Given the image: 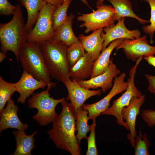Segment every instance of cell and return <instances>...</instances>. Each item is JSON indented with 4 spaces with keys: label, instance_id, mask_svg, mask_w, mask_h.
<instances>
[{
    "label": "cell",
    "instance_id": "obj_1",
    "mask_svg": "<svg viewBox=\"0 0 155 155\" xmlns=\"http://www.w3.org/2000/svg\"><path fill=\"white\" fill-rule=\"evenodd\" d=\"M61 103L62 111L52 122V127L47 133L57 148L72 155H80L81 148L75 135L76 115L71 103L65 99Z\"/></svg>",
    "mask_w": 155,
    "mask_h": 155
},
{
    "label": "cell",
    "instance_id": "obj_2",
    "mask_svg": "<svg viewBox=\"0 0 155 155\" xmlns=\"http://www.w3.org/2000/svg\"><path fill=\"white\" fill-rule=\"evenodd\" d=\"M11 20L6 23L0 24V41L1 51L6 53L11 51L18 63L19 52L27 41L28 32L26 27L19 3Z\"/></svg>",
    "mask_w": 155,
    "mask_h": 155
},
{
    "label": "cell",
    "instance_id": "obj_3",
    "mask_svg": "<svg viewBox=\"0 0 155 155\" xmlns=\"http://www.w3.org/2000/svg\"><path fill=\"white\" fill-rule=\"evenodd\" d=\"M39 44L50 77L61 82L70 78L67 57L68 47L53 39Z\"/></svg>",
    "mask_w": 155,
    "mask_h": 155
},
{
    "label": "cell",
    "instance_id": "obj_4",
    "mask_svg": "<svg viewBox=\"0 0 155 155\" xmlns=\"http://www.w3.org/2000/svg\"><path fill=\"white\" fill-rule=\"evenodd\" d=\"M18 61L24 70L34 77L45 82L47 86L52 88L56 86V84L51 80L39 43L28 41L25 43L19 52Z\"/></svg>",
    "mask_w": 155,
    "mask_h": 155
},
{
    "label": "cell",
    "instance_id": "obj_5",
    "mask_svg": "<svg viewBox=\"0 0 155 155\" xmlns=\"http://www.w3.org/2000/svg\"><path fill=\"white\" fill-rule=\"evenodd\" d=\"M52 88L48 86L46 90L33 93L27 101L30 108L37 109L38 112L33 119L42 126L46 125L55 119L58 115L55 111L56 107L65 99V97L55 99L51 97L49 91Z\"/></svg>",
    "mask_w": 155,
    "mask_h": 155
},
{
    "label": "cell",
    "instance_id": "obj_6",
    "mask_svg": "<svg viewBox=\"0 0 155 155\" xmlns=\"http://www.w3.org/2000/svg\"><path fill=\"white\" fill-rule=\"evenodd\" d=\"M143 57L137 59L135 65L130 70L129 78L127 80L128 85L125 92L120 97L113 100L112 106L101 115H111L115 117L117 123L128 131V127L122 118L121 112L124 107L129 105L132 98L140 97L142 95V93L135 85L134 79L137 67Z\"/></svg>",
    "mask_w": 155,
    "mask_h": 155
},
{
    "label": "cell",
    "instance_id": "obj_7",
    "mask_svg": "<svg viewBox=\"0 0 155 155\" xmlns=\"http://www.w3.org/2000/svg\"><path fill=\"white\" fill-rule=\"evenodd\" d=\"M96 7L97 9L92 12L81 14L77 18L78 21L84 22L80 27H85L86 34L115 25V11L113 7L103 4Z\"/></svg>",
    "mask_w": 155,
    "mask_h": 155
},
{
    "label": "cell",
    "instance_id": "obj_8",
    "mask_svg": "<svg viewBox=\"0 0 155 155\" xmlns=\"http://www.w3.org/2000/svg\"><path fill=\"white\" fill-rule=\"evenodd\" d=\"M56 8L48 3L42 8L34 26L28 32V42L40 43L53 39L55 30L52 15Z\"/></svg>",
    "mask_w": 155,
    "mask_h": 155
},
{
    "label": "cell",
    "instance_id": "obj_9",
    "mask_svg": "<svg viewBox=\"0 0 155 155\" xmlns=\"http://www.w3.org/2000/svg\"><path fill=\"white\" fill-rule=\"evenodd\" d=\"M126 76L124 72L116 76L113 80V85L110 92L100 100L92 104H83L82 107L88 111L89 119H96L109 107L110 101L114 96L125 91L128 85V82L125 81Z\"/></svg>",
    "mask_w": 155,
    "mask_h": 155
},
{
    "label": "cell",
    "instance_id": "obj_10",
    "mask_svg": "<svg viewBox=\"0 0 155 155\" xmlns=\"http://www.w3.org/2000/svg\"><path fill=\"white\" fill-rule=\"evenodd\" d=\"M149 43L146 36L133 40L124 39L116 49H122L128 59L136 62L141 57L155 54V46L150 45Z\"/></svg>",
    "mask_w": 155,
    "mask_h": 155
},
{
    "label": "cell",
    "instance_id": "obj_11",
    "mask_svg": "<svg viewBox=\"0 0 155 155\" xmlns=\"http://www.w3.org/2000/svg\"><path fill=\"white\" fill-rule=\"evenodd\" d=\"M62 82L67 88V98L70 101L76 115L78 110L82 106L86 100L93 96H100L102 92L101 89L90 90L83 88L70 78L65 79Z\"/></svg>",
    "mask_w": 155,
    "mask_h": 155
},
{
    "label": "cell",
    "instance_id": "obj_12",
    "mask_svg": "<svg viewBox=\"0 0 155 155\" xmlns=\"http://www.w3.org/2000/svg\"><path fill=\"white\" fill-rule=\"evenodd\" d=\"M145 101V96L142 95L139 97H134L127 106L124 107L121 111L123 119L128 126L129 132L127 134V138L131 146L134 148L135 139L137 135L135 124L136 117L140 113L141 106Z\"/></svg>",
    "mask_w": 155,
    "mask_h": 155
},
{
    "label": "cell",
    "instance_id": "obj_13",
    "mask_svg": "<svg viewBox=\"0 0 155 155\" xmlns=\"http://www.w3.org/2000/svg\"><path fill=\"white\" fill-rule=\"evenodd\" d=\"M120 73V70L117 68L113 63V59H111L108 69L104 73L88 80H82L77 82L82 87L89 90L100 88L102 92H105L112 88L113 79Z\"/></svg>",
    "mask_w": 155,
    "mask_h": 155
},
{
    "label": "cell",
    "instance_id": "obj_14",
    "mask_svg": "<svg viewBox=\"0 0 155 155\" xmlns=\"http://www.w3.org/2000/svg\"><path fill=\"white\" fill-rule=\"evenodd\" d=\"M125 20V18H122L117 21L116 24L103 28L101 35L104 40L102 51L116 39L123 38L133 40L140 37L141 33L138 30H130L126 28Z\"/></svg>",
    "mask_w": 155,
    "mask_h": 155
},
{
    "label": "cell",
    "instance_id": "obj_15",
    "mask_svg": "<svg viewBox=\"0 0 155 155\" xmlns=\"http://www.w3.org/2000/svg\"><path fill=\"white\" fill-rule=\"evenodd\" d=\"M47 86L44 82L37 79L32 75L24 70L20 80L16 83V92L19 96L17 102L24 104L26 99L33 94L34 92L39 88H44Z\"/></svg>",
    "mask_w": 155,
    "mask_h": 155
},
{
    "label": "cell",
    "instance_id": "obj_16",
    "mask_svg": "<svg viewBox=\"0 0 155 155\" xmlns=\"http://www.w3.org/2000/svg\"><path fill=\"white\" fill-rule=\"evenodd\" d=\"M18 110V106L14 103V100L11 98L0 114V132L9 128L24 131L28 128L27 124L23 123L19 118L17 114Z\"/></svg>",
    "mask_w": 155,
    "mask_h": 155
},
{
    "label": "cell",
    "instance_id": "obj_17",
    "mask_svg": "<svg viewBox=\"0 0 155 155\" xmlns=\"http://www.w3.org/2000/svg\"><path fill=\"white\" fill-rule=\"evenodd\" d=\"M103 31V28L99 29L88 36L81 34L78 37L85 51L94 61L99 56L102 49L104 40L101 35Z\"/></svg>",
    "mask_w": 155,
    "mask_h": 155
},
{
    "label": "cell",
    "instance_id": "obj_18",
    "mask_svg": "<svg viewBox=\"0 0 155 155\" xmlns=\"http://www.w3.org/2000/svg\"><path fill=\"white\" fill-rule=\"evenodd\" d=\"M94 61L87 53L81 58L69 71L71 79L77 82L90 77Z\"/></svg>",
    "mask_w": 155,
    "mask_h": 155
},
{
    "label": "cell",
    "instance_id": "obj_19",
    "mask_svg": "<svg viewBox=\"0 0 155 155\" xmlns=\"http://www.w3.org/2000/svg\"><path fill=\"white\" fill-rule=\"evenodd\" d=\"M124 38L115 40L108 46L102 51L97 59L94 62L92 72L90 78L101 74L105 72L108 69L111 59L110 57L112 52L122 42Z\"/></svg>",
    "mask_w": 155,
    "mask_h": 155
},
{
    "label": "cell",
    "instance_id": "obj_20",
    "mask_svg": "<svg viewBox=\"0 0 155 155\" xmlns=\"http://www.w3.org/2000/svg\"><path fill=\"white\" fill-rule=\"evenodd\" d=\"M74 16L71 13L66 21L55 30L53 39L59 41L68 47L80 41L75 35L72 29Z\"/></svg>",
    "mask_w": 155,
    "mask_h": 155
},
{
    "label": "cell",
    "instance_id": "obj_21",
    "mask_svg": "<svg viewBox=\"0 0 155 155\" xmlns=\"http://www.w3.org/2000/svg\"><path fill=\"white\" fill-rule=\"evenodd\" d=\"M38 133L37 131H35L31 135H27L24 130H18L13 131V134L16 141V146L15 152L11 155H32L31 151L35 147L34 136Z\"/></svg>",
    "mask_w": 155,
    "mask_h": 155
},
{
    "label": "cell",
    "instance_id": "obj_22",
    "mask_svg": "<svg viewBox=\"0 0 155 155\" xmlns=\"http://www.w3.org/2000/svg\"><path fill=\"white\" fill-rule=\"evenodd\" d=\"M107 0L111 4L115 10V21H118L123 18L129 17L135 19L142 24L150 22L149 21L139 18L134 13L129 0Z\"/></svg>",
    "mask_w": 155,
    "mask_h": 155
},
{
    "label": "cell",
    "instance_id": "obj_23",
    "mask_svg": "<svg viewBox=\"0 0 155 155\" xmlns=\"http://www.w3.org/2000/svg\"><path fill=\"white\" fill-rule=\"evenodd\" d=\"M19 2L27 12L28 18L26 26L29 32L35 25L40 10L46 3L43 0H19Z\"/></svg>",
    "mask_w": 155,
    "mask_h": 155
},
{
    "label": "cell",
    "instance_id": "obj_24",
    "mask_svg": "<svg viewBox=\"0 0 155 155\" xmlns=\"http://www.w3.org/2000/svg\"><path fill=\"white\" fill-rule=\"evenodd\" d=\"M89 120L88 111L82 107L79 108L77 112L75 127L77 131L76 135L79 143L83 139L86 138L87 133L90 132L91 125L88 124Z\"/></svg>",
    "mask_w": 155,
    "mask_h": 155
},
{
    "label": "cell",
    "instance_id": "obj_25",
    "mask_svg": "<svg viewBox=\"0 0 155 155\" xmlns=\"http://www.w3.org/2000/svg\"><path fill=\"white\" fill-rule=\"evenodd\" d=\"M16 83H12L5 81L0 76V113H2L4 107L11 96L16 92Z\"/></svg>",
    "mask_w": 155,
    "mask_h": 155
},
{
    "label": "cell",
    "instance_id": "obj_26",
    "mask_svg": "<svg viewBox=\"0 0 155 155\" xmlns=\"http://www.w3.org/2000/svg\"><path fill=\"white\" fill-rule=\"evenodd\" d=\"M86 53L80 42L68 47L67 57L69 67L71 68Z\"/></svg>",
    "mask_w": 155,
    "mask_h": 155
},
{
    "label": "cell",
    "instance_id": "obj_27",
    "mask_svg": "<svg viewBox=\"0 0 155 155\" xmlns=\"http://www.w3.org/2000/svg\"><path fill=\"white\" fill-rule=\"evenodd\" d=\"M71 0H69L56 7L53 13L52 20L54 30L63 24L66 20L68 16L67 11Z\"/></svg>",
    "mask_w": 155,
    "mask_h": 155
},
{
    "label": "cell",
    "instance_id": "obj_28",
    "mask_svg": "<svg viewBox=\"0 0 155 155\" xmlns=\"http://www.w3.org/2000/svg\"><path fill=\"white\" fill-rule=\"evenodd\" d=\"M134 155H149V148L150 146L147 134H143L140 129L139 134L135 139Z\"/></svg>",
    "mask_w": 155,
    "mask_h": 155
},
{
    "label": "cell",
    "instance_id": "obj_29",
    "mask_svg": "<svg viewBox=\"0 0 155 155\" xmlns=\"http://www.w3.org/2000/svg\"><path fill=\"white\" fill-rule=\"evenodd\" d=\"M148 3L150 8V18L149 25H145L142 28L144 32L148 34L150 39V43H153L152 38L155 32V0H144Z\"/></svg>",
    "mask_w": 155,
    "mask_h": 155
},
{
    "label": "cell",
    "instance_id": "obj_30",
    "mask_svg": "<svg viewBox=\"0 0 155 155\" xmlns=\"http://www.w3.org/2000/svg\"><path fill=\"white\" fill-rule=\"evenodd\" d=\"M89 135L85 138L87 141L88 148L86 155H97L98 152L96 142L95 128L96 126V120H93Z\"/></svg>",
    "mask_w": 155,
    "mask_h": 155
},
{
    "label": "cell",
    "instance_id": "obj_31",
    "mask_svg": "<svg viewBox=\"0 0 155 155\" xmlns=\"http://www.w3.org/2000/svg\"><path fill=\"white\" fill-rule=\"evenodd\" d=\"M17 6L11 4L7 0H0V15L9 16L13 15Z\"/></svg>",
    "mask_w": 155,
    "mask_h": 155
},
{
    "label": "cell",
    "instance_id": "obj_32",
    "mask_svg": "<svg viewBox=\"0 0 155 155\" xmlns=\"http://www.w3.org/2000/svg\"><path fill=\"white\" fill-rule=\"evenodd\" d=\"M141 116L143 120L147 125L150 127L155 125V111L147 109L143 110L141 113Z\"/></svg>",
    "mask_w": 155,
    "mask_h": 155
},
{
    "label": "cell",
    "instance_id": "obj_33",
    "mask_svg": "<svg viewBox=\"0 0 155 155\" xmlns=\"http://www.w3.org/2000/svg\"><path fill=\"white\" fill-rule=\"evenodd\" d=\"M145 76L148 82V90L155 96V76L146 74Z\"/></svg>",
    "mask_w": 155,
    "mask_h": 155
},
{
    "label": "cell",
    "instance_id": "obj_34",
    "mask_svg": "<svg viewBox=\"0 0 155 155\" xmlns=\"http://www.w3.org/2000/svg\"><path fill=\"white\" fill-rule=\"evenodd\" d=\"M46 3H50L57 7L63 3V0H43Z\"/></svg>",
    "mask_w": 155,
    "mask_h": 155
},
{
    "label": "cell",
    "instance_id": "obj_35",
    "mask_svg": "<svg viewBox=\"0 0 155 155\" xmlns=\"http://www.w3.org/2000/svg\"><path fill=\"white\" fill-rule=\"evenodd\" d=\"M145 59L148 63L155 67V57L154 55L144 57Z\"/></svg>",
    "mask_w": 155,
    "mask_h": 155
},
{
    "label": "cell",
    "instance_id": "obj_36",
    "mask_svg": "<svg viewBox=\"0 0 155 155\" xmlns=\"http://www.w3.org/2000/svg\"><path fill=\"white\" fill-rule=\"evenodd\" d=\"M6 57V53L0 52V62H1Z\"/></svg>",
    "mask_w": 155,
    "mask_h": 155
},
{
    "label": "cell",
    "instance_id": "obj_37",
    "mask_svg": "<svg viewBox=\"0 0 155 155\" xmlns=\"http://www.w3.org/2000/svg\"><path fill=\"white\" fill-rule=\"evenodd\" d=\"M97 6L101 5L103 4L104 1L105 0H96Z\"/></svg>",
    "mask_w": 155,
    "mask_h": 155
},
{
    "label": "cell",
    "instance_id": "obj_38",
    "mask_svg": "<svg viewBox=\"0 0 155 155\" xmlns=\"http://www.w3.org/2000/svg\"><path fill=\"white\" fill-rule=\"evenodd\" d=\"M69 0H63V3ZM88 6V3L86 0H80Z\"/></svg>",
    "mask_w": 155,
    "mask_h": 155
}]
</instances>
